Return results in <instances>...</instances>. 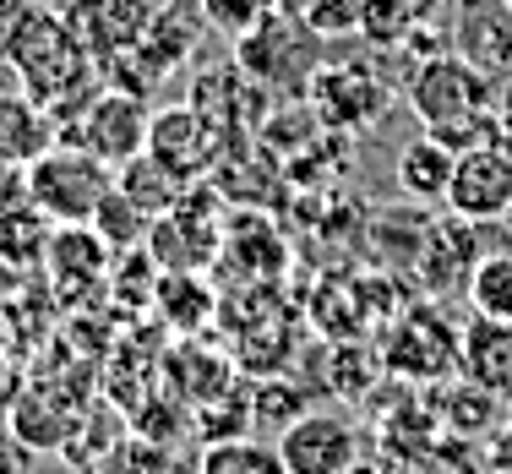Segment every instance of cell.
<instances>
[{
  "label": "cell",
  "instance_id": "34",
  "mask_svg": "<svg viewBox=\"0 0 512 474\" xmlns=\"http://www.w3.org/2000/svg\"><path fill=\"white\" fill-rule=\"evenodd\" d=\"M502 6H512V0H502Z\"/></svg>",
  "mask_w": 512,
  "mask_h": 474
},
{
  "label": "cell",
  "instance_id": "2",
  "mask_svg": "<svg viewBox=\"0 0 512 474\" xmlns=\"http://www.w3.org/2000/svg\"><path fill=\"white\" fill-rule=\"evenodd\" d=\"M458 349H463V322L442 311V300H404L387 316L382 333V371L414 387H442L458 376Z\"/></svg>",
  "mask_w": 512,
  "mask_h": 474
},
{
  "label": "cell",
  "instance_id": "21",
  "mask_svg": "<svg viewBox=\"0 0 512 474\" xmlns=\"http://www.w3.org/2000/svg\"><path fill=\"white\" fill-rule=\"evenodd\" d=\"M469 306L474 316H491V322H512V251H485L469 273Z\"/></svg>",
  "mask_w": 512,
  "mask_h": 474
},
{
  "label": "cell",
  "instance_id": "19",
  "mask_svg": "<svg viewBox=\"0 0 512 474\" xmlns=\"http://www.w3.org/2000/svg\"><path fill=\"white\" fill-rule=\"evenodd\" d=\"M431 404H436V420H442L453 436H463V442H480V436L502 420V415H496L502 398L485 393V387H474V382H463V376H453V382L436 387Z\"/></svg>",
  "mask_w": 512,
  "mask_h": 474
},
{
  "label": "cell",
  "instance_id": "9",
  "mask_svg": "<svg viewBox=\"0 0 512 474\" xmlns=\"http://www.w3.org/2000/svg\"><path fill=\"white\" fill-rule=\"evenodd\" d=\"M224 142H229V131L218 126V120H207L197 104H186V109H158L153 126H148V153L158 158V164L175 169L180 180L207 175V169L224 158Z\"/></svg>",
  "mask_w": 512,
  "mask_h": 474
},
{
  "label": "cell",
  "instance_id": "17",
  "mask_svg": "<svg viewBox=\"0 0 512 474\" xmlns=\"http://www.w3.org/2000/svg\"><path fill=\"white\" fill-rule=\"evenodd\" d=\"M453 164L458 153L447 148V142H436L431 131L420 126V137H409L404 148L393 158V180L398 191L414 202V208H436V202H447V186H453Z\"/></svg>",
  "mask_w": 512,
  "mask_h": 474
},
{
  "label": "cell",
  "instance_id": "36",
  "mask_svg": "<svg viewBox=\"0 0 512 474\" xmlns=\"http://www.w3.org/2000/svg\"><path fill=\"white\" fill-rule=\"evenodd\" d=\"M0 474H11V469H0Z\"/></svg>",
  "mask_w": 512,
  "mask_h": 474
},
{
  "label": "cell",
  "instance_id": "10",
  "mask_svg": "<svg viewBox=\"0 0 512 474\" xmlns=\"http://www.w3.org/2000/svg\"><path fill=\"white\" fill-rule=\"evenodd\" d=\"M480 224L474 218H431L420 240V257H414V278L431 300H447L458 289H469V273L480 262Z\"/></svg>",
  "mask_w": 512,
  "mask_h": 474
},
{
  "label": "cell",
  "instance_id": "26",
  "mask_svg": "<svg viewBox=\"0 0 512 474\" xmlns=\"http://www.w3.org/2000/svg\"><path fill=\"white\" fill-rule=\"evenodd\" d=\"M300 22L316 33V39H349V33L360 28V0H300L295 11Z\"/></svg>",
  "mask_w": 512,
  "mask_h": 474
},
{
  "label": "cell",
  "instance_id": "28",
  "mask_svg": "<svg viewBox=\"0 0 512 474\" xmlns=\"http://www.w3.org/2000/svg\"><path fill=\"white\" fill-rule=\"evenodd\" d=\"M17 398H22V376H17V366H11L6 355H0V415H6Z\"/></svg>",
  "mask_w": 512,
  "mask_h": 474
},
{
  "label": "cell",
  "instance_id": "4",
  "mask_svg": "<svg viewBox=\"0 0 512 474\" xmlns=\"http://www.w3.org/2000/svg\"><path fill=\"white\" fill-rule=\"evenodd\" d=\"M398 93H404V104L420 115V126L480 115V109H496V99H502V88H496L474 60H463L458 50L414 60V71L398 82Z\"/></svg>",
  "mask_w": 512,
  "mask_h": 474
},
{
  "label": "cell",
  "instance_id": "1",
  "mask_svg": "<svg viewBox=\"0 0 512 474\" xmlns=\"http://www.w3.org/2000/svg\"><path fill=\"white\" fill-rule=\"evenodd\" d=\"M50 120H55V142H71V148L104 158L109 169H120L126 158H137L142 148H148L153 109H148L142 93L99 82V88H88L82 99L50 109Z\"/></svg>",
  "mask_w": 512,
  "mask_h": 474
},
{
  "label": "cell",
  "instance_id": "25",
  "mask_svg": "<svg viewBox=\"0 0 512 474\" xmlns=\"http://www.w3.org/2000/svg\"><path fill=\"white\" fill-rule=\"evenodd\" d=\"M202 6V17H207V28L213 33H224L229 44L235 39H246V33L256 28V22H267L278 11V0H197Z\"/></svg>",
  "mask_w": 512,
  "mask_h": 474
},
{
  "label": "cell",
  "instance_id": "32",
  "mask_svg": "<svg viewBox=\"0 0 512 474\" xmlns=\"http://www.w3.org/2000/svg\"><path fill=\"white\" fill-rule=\"evenodd\" d=\"M436 6H453V0H436Z\"/></svg>",
  "mask_w": 512,
  "mask_h": 474
},
{
  "label": "cell",
  "instance_id": "15",
  "mask_svg": "<svg viewBox=\"0 0 512 474\" xmlns=\"http://www.w3.org/2000/svg\"><path fill=\"white\" fill-rule=\"evenodd\" d=\"M50 148H55L50 109L22 88H0V175L28 169L33 158H44Z\"/></svg>",
  "mask_w": 512,
  "mask_h": 474
},
{
  "label": "cell",
  "instance_id": "24",
  "mask_svg": "<svg viewBox=\"0 0 512 474\" xmlns=\"http://www.w3.org/2000/svg\"><path fill=\"white\" fill-rule=\"evenodd\" d=\"M93 474H175V458L153 436H120V442H109V453L99 464H93Z\"/></svg>",
  "mask_w": 512,
  "mask_h": 474
},
{
  "label": "cell",
  "instance_id": "33",
  "mask_svg": "<svg viewBox=\"0 0 512 474\" xmlns=\"http://www.w3.org/2000/svg\"><path fill=\"white\" fill-rule=\"evenodd\" d=\"M507 415H512V398H507Z\"/></svg>",
  "mask_w": 512,
  "mask_h": 474
},
{
  "label": "cell",
  "instance_id": "5",
  "mask_svg": "<svg viewBox=\"0 0 512 474\" xmlns=\"http://www.w3.org/2000/svg\"><path fill=\"white\" fill-rule=\"evenodd\" d=\"M235 66L246 71L256 88H295L306 93V82L322 66V39L295 17V11L278 6L267 22H256L246 39H235Z\"/></svg>",
  "mask_w": 512,
  "mask_h": 474
},
{
  "label": "cell",
  "instance_id": "7",
  "mask_svg": "<svg viewBox=\"0 0 512 474\" xmlns=\"http://www.w3.org/2000/svg\"><path fill=\"white\" fill-rule=\"evenodd\" d=\"M278 458L289 474H344L349 464L365 458V431L349 409L338 404H311L300 420L278 431Z\"/></svg>",
  "mask_w": 512,
  "mask_h": 474
},
{
  "label": "cell",
  "instance_id": "30",
  "mask_svg": "<svg viewBox=\"0 0 512 474\" xmlns=\"http://www.w3.org/2000/svg\"><path fill=\"white\" fill-rule=\"evenodd\" d=\"M344 474H387V469H382V464H365V458H360V464H349Z\"/></svg>",
  "mask_w": 512,
  "mask_h": 474
},
{
  "label": "cell",
  "instance_id": "23",
  "mask_svg": "<svg viewBox=\"0 0 512 474\" xmlns=\"http://www.w3.org/2000/svg\"><path fill=\"white\" fill-rule=\"evenodd\" d=\"M93 229H99V240L115 251V257H126V251L142 246V235L153 229V218L142 213V208H131L120 191H109V197L99 202V213H93Z\"/></svg>",
  "mask_w": 512,
  "mask_h": 474
},
{
  "label": "cell",
  "instance_id": "20",
  "mask_svg": "<svg viewBox=\"0 0 512 474\" xmlns=\"http://www.w3.org/2000/svg\"><path fill=\"white\" fill-rule=\"evenodd\" d=\"M431 0H360V28L355 39H365L376 55H398L409 44L414 22L425 17Z\"/></svg>",
  "mask_w": 512,
  "mask_h": 474
},
{
  "label": "cell",
  "instance_id": "35",
  "mask_svg": "<svg viewBox=\"0 0 512 474\" xmlns=\"http://www.w3.org/2000/svg\"><path fill=\"white\" fill-rule=\"evenodd\" d=\"M507 224H512V213H507Z\"/></svg>",
  "mask_w": 512,
  "mask_h": 474
},
{
  "label": "cell",
  "instance_id": "12",
  "mask_svg": "<svg viewBox=\"0 0 512 474\" xmlns=\"http://www.w3.org/2000/svg\"><path fill=\"white\" fill-rule=\"evenodd\" d=\"M50 235H55V218L39 208L28 175L22 169L0 175V267H11V273L39 267L44 251H50Z\"/></svg>",
  "mask_w": 512,
  "mask_h": 474
},
{
  "label": "cell",
  "instance_id": "22",
  "mask_svg": "<svg viewBox=\"0 0 512 474\" xmlns=\"http://www.w3.org/2000/svg\"><path fill=\"white\" fill-rule=\"evenodd\" d=\"M197 474H289L278 447L251 442V436H229V442H207L197 458Z\"/></svg>",
  "mask_w": 512,
  "mask_h": 474
},
{
  "label": "cell",
  "instance_id": "31",
  "mask_svg": "<svg viewBox=\"0 0 512 474\" xmlns=\"http://www.w3.org/2000/svg\"><path fill=\"white\" fill-rule=\"evenodd\" d=\"M278 6H284V11H300V0H278Z\"/></svg>",
  "mask_w": 512,
  "mask_h": 474
},
{
  "label": "cell",
  "instance_id": "8",
  "mask_svg": "<svg viewBox=\"0 0 512 474\" xmlns=\"http://www.w3.org/2000/svg\"><path fill=\"white\" fill-rule=\"evenodd\" d=\"M447 213L474 218V224H496L512 213V142H485V148L458 153L453 186H447Z\"/></svg>",
  "mask_w": 512,
  "mask_h": 474
},
{
  "label": "cell",
  "instance_id": "11",
  "mask_svg": "<svg viewBox=\"0 0 512 474\" xmlns=\"http://www.w3.org/2000/svg\"><path fill=\"white\" fill-rule=\"evenodd\" d=\"M153 11H158L153 0H66L60 17L71 22V33L82 39V50L99 60V71H104L109 60L131 55L142 44Z\"/></svg>",
  "mask_w": 512,
  "mask_h": 474
},
{
  "label": "cell",
  "instance_id": "13",
  "mask_svg": "<svg viewBox=\"0 0 512 474\" xmlns=\"http://www.w3.org/2000/svg\"><path fill=\"white\" fill-rule=\"evenodd\" d=\"M453 50L502 88L512 82V6L502 0H453Z\"/></svg>",
  "mask_w": 512,
  "mask_h": 474
},
{
  "label": "cell",
  "instance_id": "18",
  "mask_svg": "<svg viewBox=\"0 0 512 474\" xmlns=\"http://www.w3.org/2000/svg\"><path fill=\"white\" fill-rule=\"evenodd\" d=\"M186 186H191V180H180L169 164H158L148 148L115 169V191L131 202V208H142L148 218H164L180 197H186Z\"/></svg>",
  "mask_w": 512,
  "mask_h": 474
},
{
  "label": "cell",
  "instance_id": "3",
  "mask_svg": "<svg viewBox=\"0 0 512 474\" xmlns=\"http://www.w3.org/2000/svg\"><path fill=\"white\" fill-rule=\"evenodd\" d=\"M393 99H398V82L376 60H322L316 77L306 82V104L316 126L338 131V137H360V131L382 126Z\"/></svg>",
  "mask_w": 512,
  "mask_h": 474
},
{
  "label": "cell",
  "instance_id": "6",
  "mask_svg": "<svg viewBox=\"0 0 512 474\" xmlns=\"http://www.w3.org/2000/svg\"><path fill=\"white\" fill-rule=\"evenodd\" d=\"M22 175H28L39 208L50 213L55 224H93L99 202L115 191V169H109L104 158L71 148V142H55V148L44 158H33Z\"/></svg>",
  "mask_w": 512,
  "mask_h": 474
},
{
  "label": "cell",
  "instance_id": "27",
  "mask_svg": "<svg viewBox=\"0 0 512 474\" xmlns=\"http://www.w3.org/2000/svg\"><path fill=\"white\" fill-rule=\"evenodd\" d=\"M180 284H191V289H197V273H180V278L169 273L164 284H158V295H153V300H158V306H164L169 316H180V306H175V289H180ZM207 311H213V300H207V289H202L197 300H186V316H207Z\"/></svg>",
  "mask_w": 512,
  "mask_h": 474
},
{
  "label": "cell",
  "instance_id": "16",
  "mask_svg": "<svg viewBox=\"0 0 512 474\" xmlns=\"http://www.w3.org/2000/svg\"><path fill=\"white\" fill-rule=\"evenodd\" d=\"M458 376L507 404L512 398V322L474 316L463 322V349H458Z\"/></svg>",
  "mask_w": 512,
  "mask_h": 474
},
{
  "label": "cell",
  "instance_id": "14",
  "mask_svg": "<svg viewBox=\"0 0 512 474\" xmlns=\"http://www.w3.org/2000/svg\"><path fill=\"white\" fill-rule=\"evenodd\" d=\"M109 257H115V251L99 240V229H93V224H55L50 251H44V273H50V284L66 300H77L82 289L104 284Z\"/></svg>",
  "mask_w": 512,
  "mask_h": 474
},
{
  "label": "cell",
  "instance_id": "29",
  "mask_svg": "<svg viewBox=\"0 0 512 474\" xmlns=\"http://www.w3.org/2000/svg\"><path fill=\"white\" fill-rule=\"evenodd\" d=\"M496 115H502V137L512 142V93H507V99H496Z\"/></svg>",
  "mask_w": 512,
  "mask_h": 474
}]
</instances>
